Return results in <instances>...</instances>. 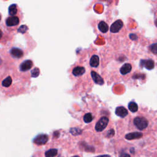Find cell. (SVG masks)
Instances as JSON below:
<instances>
[{"label": "cell", "mask_w": 157, "mask_h": 157, "mask_svg": "<svg viewBox=\"0 0 157 157\" xmlns=\"http://www.w3.org/2000/svg\"><path fill=\"white\" fill-rule=\"evenodd\" d=\"M134 125L138 128L139 130H143L146 129L148 126L147 120L144 117H138L134 119Z\"/></svg>", "instance_id": "obj_1"}, {"label": "cell", "mask_w": 157, "mask_h": 157, "mask_svg": "<svg viewBox=\"0 0 157 157\" xmlns=\"http://www.w3.org/2000/svg\"><path fill=\"white\" fill-rule=\"evenodd\" d=\"M109 123V118L106 117H102L97 122L95 125V130L98 132L102 131L107 127Z\"/></svg>", "instance_id": "obj_2"}, {"label": "cell", "mask_w": 157, "mask_h": 157, "mask_svg": "<svg viewBox=\"0 0 157 157\" xmlns=\"http://www.w3.org/2000/svg\"><path fill=\"white\" fill-rule=\"evenodd\" d=\"M48 136L47 134H39L34 139V142L38 145H43L45 144L48 141Z\"/></svg>", "instance_id": "obj_3"}, {"label": "cell", "mask_w": 157, "mask_h": 157, "mask_svg": "<svg viewBox=\"0 0 157 157\" xmlns=\"http://www.w3.org/2000/svg\"><path fill=\"white\" fill-rule=\"evenodd\" d=\"M123 25V22L121 20H117L114 23H112L110 27V31L112 33H118L122 28Z\"/></svg>", "instance_id": "obj_4"}, {"label": "cell", "mask_w": 157, "mask_h": 157, "mask_svg": "<svg viewBox=\"0 0 157 157\" xmlns=\"http://www.w3.org/2000/svg\"><path fill=\"white\" fill-rule=\"evenodd\" d=\"M33 63L32 61L31 60H25L21 63L20 66V70L22 72L27 71L28 70H30L32 67Z\"/></svg>", "instance_id": "obj_5"}, {"label": "cell", "mask_w": 157, "mask_h": 157, "mask_svg": "<svg viewBox=\"0 0 157 157\" xmlns=\"http://www.w3.org/2000/svg\"><path fill=\"white\" fill-rule=\"evenodd\" d=\"M19 19L17 16L8 17L6 20V24L7 27H14L19 25Z\"/></svg>", "instance_id": "obj_6"}, {"label": "cell", "mask_w": 157, "mask_h": 157, "mask_svg": "<svg viewBox=\"0 0 157 157\" xmlns=\"http://www.w3.org/2000/svg\"><path fill=\"white\" fill-rule=\"evenodd\" d=\"M91 75H92V78H93V81L94 82V83H96V84L100 85H102L104 84V80H103V78L100 75H99L97 73L94 72V71H92V73H91Z\"/></svg>", "instance_id": "obj_7"}, {"label": "cell", "mask_w": 157, "mask_h": 157, "mask_svg": "<svg viewBox=\"0 0 157 157\" xmlns=\"http://www.w3.org/2000/svg\"><path fill=\"white\" fill-rule=\"evenodd\" d=\"M10 53L12 57L16 59H20L23 55V51L19 48H12L10 51Z\"/></svg>", "instance_id": "obj_8"}, {"label": "cell", "mask_w": 157, "mask_h": 157, "mask_svg": "<svg viewBox=\"0 0 157 157\" xmlns=\"http://www.w3.org/2000/svg\"><path fill=\"white\" fill-rule=\"evenodd\" d=\"M140 65L148 70H152V69H154L155 67L154 62L152 60H141V61H140Z\"/></svg>", "instance_id": "obj_9"}, {"label": "cell", "mask_w": 157, "mask_h": 157, "mask_svg": "<svg viewBox=\"0 0 157 157\" xmlns=\"http://www.w3.org/2000/svg\"><path fill=\"white\" fill-rule=\"evenodd\" d=\"M115 114L118 117L124 118L128 115V110L123 106L118 107L117 108L115 109Z\"/></svg>", "instance_id": "obj_10"}, {"label": "cell", "mask_w": 157, "mask_h": 157, "mask_svg": "<svg viewBox=\"0 0 157 157\" xmlns=\"http://www.w3.org/2000/svg\"><path fill=\"white\" fill-rule=\"evenodd\" d=\"M142 133H139V132H133V133H131L129 134H127L125 136V138L128 140H133L139 139L142 137Z\"/></svg>", "instance_id": "obj_11"}, {"label": "cell", "mask_w": 157, "mask_h": 157, "mask_svg": "<svg viewBox=\"0 0 157 157\" xmlns=\"http://www.w3.org/2000/svg\"><path fill=\"white\" fill-rule=\"evenodd\" d=\"M131 65L130 63H126L122 66L120 71V73L123 75H125V74H127L131 71Z\"/></svg>", "instance_id": "obj_12"}, {"label": "cell", "mask_w": 157, "mask_h": 157, "mask_svg": "<svg viewBox=\"0 0 157 157\" xmlns=\"http://www.w3.org/2000/svg\"><path fill=\"white\" fill-rule=\"evenodd\" d=\"M85 68L84 67H76L73 70V75L75 76H80L83 75V74L85 73Z\"/></svg>", "instance_id": "obj_13"}, {"label": "cell", "mask_w": 157, "mask_h": 157, "mask_svg": "<svg viewBox=\"0 0 157 157\" xmlns=\"http://www.w3.org/2000/svg\"><path fill=\"white\" fill-rule=\"evenodd\" d=\"M100 63V59L97 55H93L90 61V65L92 67L96 68Z\"/></svg>", "instance_id": "obj_14"}, {"label": "cell", "mask_w": 157, "mask_h": 157, "mask_svg": "<svg viewBox=\"0 0 157 157\" xmlns=\"http://www.w3.org/2000/svg\"><path fill=\"white\" fill-rule=\"evenodd\" d=\"M98 28H99V30H100V31L103 33H105L107 32V31H108L109 26L106 22L102 21V22L99 23Z\"/></svg>", "instance_id": "obj_15"}, {"label": "cell", "mask_w": 157, "mask_h": 157, "mask_svg": "<svg viewBox=\"0 0 157 157\" xmlns=\"http://www.w3.org/2000/svg\"><path fill=\"white\" fill-rule=\"evenodd\" d=\"M58 154V150L56 148H51L45 153V157H54Z\"/></svg>", "instance_id": "obj_16"}, {"label": "cell", "mask_w": 157, "mask_h": 157, "mask_svg": "<svg viewBox=\"0 0 157 157\" xmlns=\"http://www.w3.org/2000/svg\"><path fill=\"white\" fill-rule=\"evenodd\" d=\"M17 6H16L15 4H13L9 6V14L12 17L15 16V15L17 14Z\"/></svg>", "instance_id": "obj_17"}, {"label": "cell", "mask_w": 157, "mask_h": 157, "mask_svg": "<svg viewBox=\"0 0 157 157\" xmlns=\"http://www.w3.org/2000/svg\"><path fill=\"white\" fill-rule=\"evenodd\" d=\"M128 109L132 112H136L138 110V104L134 102H131L128 104Z\"/></svg>", "instance_id": "obj_18"}, {"label": "cell", "mask_w": 157, "mask_h": 157, "mask_svg": "<svg viewBox=\"0 0 157 157\" xmlns=\"http://www.w3.org/2000/svg\"><path fill=\"white\" fill-rule=\"evenodd\" d=\"M12 82V78L10 76L7 77L5 80L2 82V85L5 87H9Z\"/></svg>", "instance_id": "obj_19"}, {"label": "cell", "mask_w": 157, "mask_h": 157, "mask_svg": "<svg viewBox=\"0 0 157 157\" xmlns=\"http://www.w3.org/2000/svg\"><path fill=\"white\" fill-rule=\"evenodd\" d=\"M82 130L77 128H72L70 129V133L74 136L80 135V134H82Z\"/></svg>", "instance_id": "obj_20"}, {"label": "cell", "mask_w": 157, "mask_h": 157, "mask_svg": "<svg viewBox=\"0 0 157 157\" xmlns=\"http://www.w3.org/2000/svg\"><path fill=\"white\" fill-rule=\"evenodd\" d=\"M93 120V116L91 113H87L85 114V115L84 116V121L86 123H90Z\"/></svg>", "instance_id": "obj_21"}, {"label": "cell", "mask_w": 157, "mask_h": 157, "mask_svg": "<svg viewBox=\"0 0 157 157\" xmlns=\"http://www.w3.org/2000/svg\"><path fill=\"white\" fill-rule=\"evenodd\" d=\"M81 147L84 148L85 151H86V152H94V149L93 147L88 146L87 144H83V143H81Z\"/></svg>", "instance_id": "obj_22"}, {"label": "cell", "mask_w": 157, "mask_h": 157, "mask_svg": "<svg viewBox=\"0 0 157 157\" xmlns=\"http://www.w3.org/2000/svg\"><path fill=\"white\" fill-rule=\"evenodd\" d=\"M39 69H38V68H35V69H33L31 72V75L32 77H38L39 75Z\"/></svg>", "instance_id": "obj_23"}, {"label": "cell", "mask_w": 157, "mask_h": 157, "mask_svg": "<svg viewBox=\"0 0 157 157\" xmlns=\"http://www.w3.org/2000/svg\"><path fill=\"white\" fill-rule=\"evenodd\" d=\"M150 51L154 54H157V43L153 44L149 47Z\"/></svg>", "instance_id": "obj_24"}, {"label": "cell", "mask_w": 157, "mask_h": 157, "mask_svg": "<svg viewBox=\"0 0 157 157\" xmlns=\"http://www.w3.org/2000/svg\"><path fill=\"white\" fill-rule=\"evenodd\" d=\"M28 30V27L26 25H22L20 27L18 30V32L21 33H25Z\"/></svg>", "instance_id": "obj_25"}, {"label": "cell", "mask_w": 157, "mask_h": 157, "mask_svg": "<svg viewBox=\"0 0 157 157\" xmlns=\"http://www.w3.org/2000/svg\"><path fill=\"white\" fill-rule=\"evenodd\" d=\"M115 134V132L114 131V130H110L108 131V133H107V138H111L112 137V136H114Z\"/></svg>", "instance_id": "obj_26"}, {"label": "cell", "mask_w": 157, "mask_h": 157, "mask_svg": "<svg viewBox=\"0 0 157 157\" xmlns=\"http://www.w3.org/2000/svg\"><path fill=\"white\" fill-rule=\"evenodd\" d=\"M130 38L132 40L134 41V40H136V39H138V36H136V35H135V34H131V35H130Z\"/></svg>", "instance_id": "obj_27"}, {"label": "cell", "mask_w": 157, "mask_h": 157, "mask_svg": "<svg viewBox=\"0 0 157 157\" xmlns=\"http://www.w3.org/2000/svg\"><path fill=\"white\" fill-rule=\"evenodd\" d=\"M120 157H131L130 155H128V154H122L120 155Z\"/></svg>", "instance_id": "obj_28"}, {"label": "cell", "mask_w": 157, "mask_h": 157, "mask_svg": "<svg viewBox=\"0 0 157 157\" xmlns=\"http://www.w3.org/2000/svg\"><path fill=\"white\" fill-rule=\"evenodd\" d=\"M95 157H110V155H100V156H97Z\"/></svg>", "instance_id": "obj_29"}, {"label": "cell", "mask_w": 157, "mask_h": 157, "mask_svg": "<svg viewBox=\"0 0 157 157\" xmlns=\"http://www.w3.org/2000/svg\"><path fill=\"white\" fill-rule=\"evenodd\" d=\"M130 152H131V154H134V153H135V151H134V148H131V149H130Z\"/></svg>", "instance_id": "obj_30"}, {"label": "cell", "mask_w": 157, "mask_h": 157, "mask_svg": "<svg viewBox=\"0 0 157 157\" xmlns=\"http://www.w3.org/2000/svg\"><path fill=\"white\" fill-rule=\"evenodd\" d=\"M2 36H3V32H2V31L1 30H0V39H1Z\"/></svg>", "instance_id": "obj_31"}, {"label": "cell", "mask_w": 157, "mask_h": 157, "mask_svg": "<svg viewBox=\"0 0 157 157\" xmlns=\"http://www.w3.org/2000/svg\"><path fill=\"white\" fill-rule=\"evenodd\" d=\"M155 25H156V26L157 27V19L156 20V21H155Z\"/></svg>", "instance_id": "obj_32"}, {"label": "cell", "mask_w": 157, "mask_h": 157, "mask_svg": "<svg viewBox=\"0 0 157 157\" xmlns=\"http://www.w3.org/2000/svg\"><path fill=\"white\" fill-rule=\"evenodd\" d=\"M73 157H80V156H78V155H75V156H73Z\"/></svg>", "instance_id": "obj_33"}, {"label": "cell", "mask_w": 157, "mask_h": 157, "mask_svg": "<svg viewBox=\"0 0 157 157\" xmlns=\"http://www.w3.org/2000/svg\"><path fill=\"white\" fill-rule=\"evenodd\" d=\"M0 20H1V15H0Z\"/></svg>", "instance_id": "obj_34"}]
</instances>
